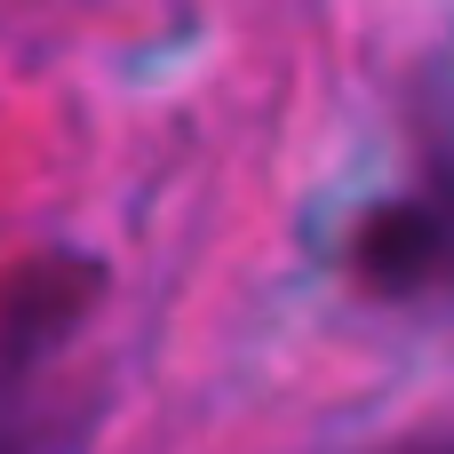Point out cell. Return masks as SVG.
<instances>
[{
	"instance_id": "obj_1",
	"label": "cell",
	"mask_w": 454,
	"mask_h": 454,
	"mask_svg": "<svg viewBox=\"0 0 454 454\" xmlns=\"http://www.w3.org/2000/svg\"><path fill=\"white\" fill-rule=\"evenodd\" d=\"M96 303V271L72 255H40L0 287V447L16 431V407L32 399L40 367L64 351V335L88 319Z\"/></svg>"
},
{
	"instance_id": "obj_2",
	"label": "cell",
	"mask_w": 454,
	"mask_h": 454,
	"mask_svg": "<svg viewBox=\"0 0 454 454\" xmlns=\"http://www.w3.org/2000/svg\"><path fill=\"white\" fill-rule=\"evenodd\" d=\"M351 263L375 295H423L454 279V184L367 215V231L351 239Z\"/></svg>"
},
{
	"instance_id": "obj_3",
	"label": "cell",
	"mask_w": 454,
	"mask_h": 454,
	"mask_svg": "<svg viewBox=\"0 0 454 454\" xmlns=\"http://www.w3.org/2000/svg\"><path fill=\"white\" fill-rule=\"evenodd\" d=\"M399 454H454V431L447 439H415V447H399Z\"/></svg>"
}]
</instances>
